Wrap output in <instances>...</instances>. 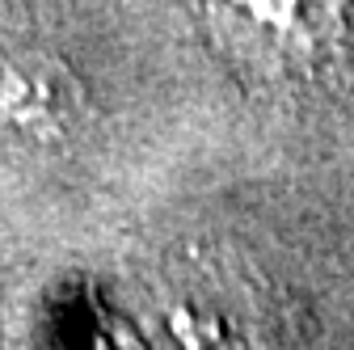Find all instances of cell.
<instances>
[{"label":"cell","instance_id":"1","mask_svg":"<svg viewBox=\"0 0 354 350\" xmlns=\"http://www.w3.org/2000/svg\"><path fill=\"white\" fill-rule=\"evenodd\" d=\"M249 34L253 55L299 76H325L354 55V0H219Z\"/></svg>","mask_w":354,"mask_h":350}]
</instances>
